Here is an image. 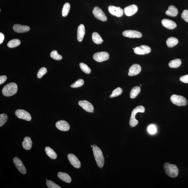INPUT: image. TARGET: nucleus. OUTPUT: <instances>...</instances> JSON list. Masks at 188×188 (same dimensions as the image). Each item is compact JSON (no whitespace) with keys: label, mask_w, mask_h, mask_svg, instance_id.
Masks as SVG:
<instances>
[{"label":"nucleus","mask_w":188,"mask_h":188,"mask_svg":"<svg viewBox=\"0 0 188 188\" xmlns=\"http://www.w3.org/2000/svg\"><path fill=\"white\" fill-rule=\"evenodd\" d=\"M93 152L97 166L102 168L104 164V158L102 151L96 145H93Z\"/></svg>","instance_id":"1"},{"label":"nucleus","mask_w":188,"mask_h":188,"mask_svg":"<svg viewBox=\"0 0 188 188\" xmlns=\"http://www.w3.org/2000/svg\"><path fill=\"white\" fill-rule=\"evenodd\" d=\"M18 89V86L15 83H9L3 87L2 93L5 96L11 97L17 93Z\"/></svg>","instance_id":"2"},{"label":"nucleus","mask_w":188,"mask_h":188,"mask_svg":"<svg viewBox=\"0 0 188 188\" xmlns=\"http://www.w3.org/2000/svg\"><path fill=\"white\" fill-rule=\"evenodd\" d=\"M164 169L167 175L171 178H175L178 175V169L177 166L173 164L166 163L164 165Z\"/></svg>","instance_id":"3"},{"label":"nucleus","mask_w":188,"mask_h":188,"mask_svg":"<svg viewBox=\"0 0 188 188\" xmlns=\"http://www.w3.org/2000/svg\"><path fill=\"white\" fill-rule=\"evenodd\" d=\"M145 111V108L142 106L137 107L132 110L130 118L129 124L131 127H134L136 126L138 123V120L135 118L137 113L139 112L144 113Z\"/></svg>","instance_id":"4"},{"label":"nucleus","mask_w":188,"mask_h":188,"mask_svg":"<svg viewBox=\"0 0 188 188\" xmlns=\"http://www.w3.org/2000/svg\"><path fill=\"white\" fill-rule=\"evenodd\" d=\"M171 103L178 106H185L187 104L186 99L179 95L173 94L170 97Z\"/></svg>","instance_id":"5"},{"label":"nucleus","mask_w":188,"mask_h":188,"mask_svg":"<svg viewBox=\"0 0 188 188\" xmlns=\"http://www.w3.org/2000/svg\"><path fill=\"white\" fill-rule=\"evenodd\" d=\"M92 13L95 17L97 19L103 21H105L107 20V17L105 14L101 9L98 7H94Z\"/></svg>","instance_id":"6"},{"label":"nucleus","mask_w":188,"mask_h":188,"mask_svg":"<svg viewBox=\"0 0 188 188\" xmlns=\"http://www.w3.org/2000/svg\"><path fill=\"white\" fill-rule=\"evenodd\" d=\"M110 55L107 52H97L93 55V58L98 62H101L106 61L109 58Z\"/></svg>","instance_id":"7"},{"label":"nucleus","mask_w":188,"mask_h":188,"mask_svg":"<svg viewBox=\"0 0 188 188\" xmlns=\"http://www.w3.org/2000/svg\"><path fill=\"white\" fill-rule=\"evenodd\" d=\"M15 114L17 117L20 118L30 121L31 120V117L30 114L27 111L22 110H18L15 111Z\"/></svg>","instance_id":"8"},{"label":"nucleus","mask_w":188,"mask_h":188,"mask_svg":"<svg viewBox=\"0 0 188 188\" xmlns=\"http://www.w3.org/2000/svg\"><path fill=\"white\" fill-rule=\"evenodd\" d=\"M134 51L137 54L145 55L150 52L151 48L148 46L142 45L134 48Z\"/></svg>","instance_id":"9"},{"label":"nucleus","mask_w":188,"mask_h":188,"mask_svg":"<svg viewBox=\"0 0 188 188\" xmlns=\"http://www.w3.org/2000/svg\"><path fill=\"white\" fill-rule=\"evenodd\" d=\"M123 36L130 38H140L142 36L140 32L134 30H127L123 32Z\"/></svg>","instance_id":"10"},{"label":"nucleus","mask_w":188,"mask_h":188,"mask_svg":"<svg viewBox=\"0 0 188 188\" xmlns=\"http://www.w3.org/2000/svg\"><path fill=\"white\" fill-rule=\"evenodd\" d=\"M108 9L109 12L111 15L117 16V17H121L124 15V10L120 7L110 6L108 7Z\"/></svg>","instance_id":"11"},{"label":"nucleus","mask_w":188,"mask_h":188,"mask_svg":"<svg viewBox=\"0 0 188 188\" xmlns=\"http://www.w3.org/2000/svg\"><path fill=\"white\" fill-rule=\"evenodd\" d=\"M78 104L84 110L89 113H94V106L89 102L87 101H80Z\"/></svg>","instance_id":"12"},{"label":"nucleus","mask_w":188,"mask_h":188,"mask_svg":"<svg viewBox=\"0 0 188 188\" xmlns=\"http://www.w3.org/2000/svg\"><path fill=\"white\" fill-rule=\"evenodd\" d=\"M13 160L14 163L18 170L22 174H25L26 173H27L26 169L22 161L17 157L14 158Z\"/></svg>","instance_id":"13"},{"label":"nucleus","mask_w":188,"mask_h":188,"mask_svg":"<svg viewBox=\"0 0 188 188\" xmlns=\"http://www.w3.org/2000/svg\"><path fill=\"white\" fill-rule=\"evenodd\" d=\"M138 10L137 6L133 4L125 7L124 12L125 15L130 17L134 15L137 12Z\"/></svg>","instance_id":"14"},{"label":"nucleus","mask_w":188,"mask_h":188,"mask_svg":"<svg viewBox=\"0 0 188 188\" xmlns=\"http://www.w3.org/2000/svg\"><path fill=\"white\" fill-rule=\"evenodd\" d=\"M68 158L70 162L74 167L76 168H80L81 162L75 155L72 154H69L68 155Z\"/></svg>","instance_id":"15"},{"label":"nucleus","mask_w":188,"mask_h":188,"mask_svg":"<svg viewBox=\"0 0 188 188\" xmlns=\"http://www.w3.org/2000/svg\"><path fill=\"white\" fill-rule=\"evenodd\" d=\"M55 126L58 129L64 131H68L70 127L68 123L64 120L58 121L56 124Z\"/></svg>","instance_id":"16"},{"label":"nucleus","mask_w":188,"mask_h":188,"mask_svg":"<svg viewBox=\"0 0 188 188\" xmlns=\"http://www.w3.org/2000/svg\"><path fill=\"white\" fill-rule=\"evenodd\" d=\"M141 67L139 64H134L130 67L129 69L128 75L132 76L138 75L141 71Z\"/></svg>","instance_id":"17"},{"label":"nucleus","mask_w":188,"mask_h":188,"mask_svg":"<svg viewBox=\"0 0 188 188\" xmlns=\"http://www.w3.org/2000/svg\"><path fill=\"white\" fill-rule=\"evenodd\" d=\"M161 23L163 27L169 29H173L177 27L176 23L170 20L163 19L162 20Z\"/></svg>","instance_id":"18"},{"label":"nucleus","mask_w":188,"mask_h":188,"mask_svg":"<svg viewBox=\"0 0 188 188\" xmlns=\"http://www.w3.org/2000/svg\"><path fill=\"white\" fill-rule=\"evenodd\" d=\"M13 29L15 32L18 33H24L28 31L30 28L29 26L19 24H16L14 25Z\"/></svg>","instance_id":"19"},{"label":"nucleus","mask_w":188,"mask_h":188,"mask_svg":"<svg viewBox=\"0 0 188 188\" xmlns=\"http://www.w3.org/2000/svg\"><path fill=\"white\" fill-rule=\"evenodd\" d=\"M85 28L83 24H81L78 26V29L77 38L79 41L81 42L83 40L85 35Z\"/></svg>","instance_id":"20"},{"label":"nucleus","mask_w":188,"mask_h":188,"mask_svg":"<svg viewBox=\"0 0 188 188\" xmlns=\"http://www.w3.org/2000/svg\"><path fill=\"white\" fill-rule=\"evenodd\" d=\"M166 15L172 17H175L178 14V10L177 8L173 5L169 7L168 10L166 12Z\"/></svg>","instance_id":"21"},{"label":"nucleus","mask_w":188,"mask_h":188,"mask_svg":"<svg viewBox=\"0 0 188 188\" xmlns=\"http://www.w3.org/2000/svg\"><path fill=\"white\" fill-rule=\"evenodd\" d=\"M22 145L23 148L25 150H31L32 146V141L31 138L28 137H25L22 142Z\"/></svg>","instance_id":"22"},{"label":"nucleus","mask_w":188,"mask_h":188,"mask_svg":"<svg viewBox=\"0 0 188 188\" xmlns=\"http://www.w3.org/2000/svg\"><path fill=\"white\" fill-rule=\"evenodd\" d=\"M58 177L60 180L67 183H69L71 182V178L68 174L66 173L60 172L58 174Z\"/></svg>","instance_id":"23"},{"label":"nucleus","mask_w":188,"mask_h":188,"mask_svg":"<svg viewBox=\"0 0 188 188\" xmlns=\"http://www.w3.org/2000/svg\"><path fill=\"white\" fill-rule=\"evenodd\" d=\"M178 43L177 38L174 37H170L167 39L166 44L169 48H173L177 45Z\"/></svg>","instance_id":"24"},{"label":"nucleus","mask_w":188,"mask_h":188,"mask_svg":"<svg viewBox=\"0 0 188 188\" xmlns=\"http://www.w3.org/2000/svg\"><path fill=\"white\" fill-rule=\"evenodd\" d=\"M92 38L93 41L97 45L101 44L104 41L101 36L97 32H94L93 33Z\"/></svg>","instance_id":"25"},{"label":"nucleus","mask_w":188,"mask_h":188,"mask_svg":"<svg viewBox=\"0 0 188 188\" xmlns=\"http://www.w3.org/2000/svg\"><path fill=\"white\" fill-rule=\"evenodd\" d=\"M45 151L46 154L50 158L52 159H55L57 158V154L51 148L49 147H46Z\"/></svg>","instance_id":"26"},{"label":"nucleus","mask_w":188,"mask_h":188,"mask_svg":"<svg viewBox=\"0 0 188 188\" xmlns=\"http://www.w3.org/2000/svg\"><path fill=\"white\" fill-rule=\"evenodd\" d=\"M182 64V61L180 59H175L171 60L169 63V66L171 68H176L179 67Z\"/></svg>","instance_id":"27"},{"label":"nucleus","mask_w":188,"mask_h":188,"mask_svg":"<svg viewBox=\"0 0 188 188\" xmlns=\"http://www.w3.org/2000/svg\"><path fill=\"white\" fill-rule=\"evenodd\" d=\"M140 92V87L136 86L132 88L130 93V97L132 99L135 98Z\"/></svg>","instance_id":"28"},{"label":"nucleus","mask_w":188,"mask_h":188,"mask_svg":"<svg viewBox=\"0 0 188 188\" xmlns=\"http://www.w3.org/2000/svg\"><path fill=\"white\" fill-rule=\"evenodd\" d=\"M21 44V41L19 39H15L9 41L8 44V46L10 48H14L17 47Z\"/></svg>","instance_id":"29"},{"label":"nucleus","mask_w":188,"mask_h":188,"mask_svg":"<svg viewBox=\"0 0 188 188\" xmlns=\"http://www.w3.org/2000/svg\"><path fill=\"white\" fill-rule=\"evenodd\" d=\"M70 5L69 3H67L64 5L63 7L62 13L63 17H65L68 15L70 10Z\"/></svg>","instance_id":"30"},{"label":"nucleus","mask_w":188,"mask_h":188,"mask_svg":"<svg viewBox=\"0 0 188 188\" xmlns=\"http://www.w3.org/2000/svg\"><path fill=\"white\" fill-rule=\"evenodd\" d=\"M80 66L81 69L84 72L87 74H89L91 72V69L86 64L82 62L80 64Z\"/></svg>","instance_id":"31"},{"label":"nucleus","mask_w":188,"mask_h":188,"mask_svg":"<svg viewBox=\"0 0 188 188\" xmlns=\"http://www.w3.org/2000/svg\"><path fill=\"white\" fill-rule=\"evenodd\" d=\"M50 56L52 59L55 60H60L62 58L61 55L58 54L56 50H53L50 53Z\"/></svg>","instance_id":"32"},{"label":"nucleus","mask_w":188,"mask_h":188,"mask_svg":"<svg viewBox=\"0 0 188 188\" xmlns=\"http://www.w3.org/2000/svg\"><path fill=\"white\" fill-rule=\"evenodd\" d=\"M122 90L121 88L118 87L114 90L113 91L112 93L110 96L111 98L117 97L121 94L122 93Z\"/></svg>","instance_id":"33"},{"label":"nucleus","mask_w":188,"mask_h":188,"mask_svg":"<svg viewBox=\"0 0 188 188\" xmlns=\"http://www.w3.org/2000/svg\"><path fill=\"white\" fill-rule=\"evenodd\" d=\"M8 116L5 114L0 115V127H2L5 124L8 120Z\"/></svg>","instance_id":"34"},{"label":"nucleus","mask_w":188,"mask_h":188,"mask_svg":"<svg viewBox=\"0 0 188 188\" xmlns=\"http://www.w3.org/2000/svg\"><path fill=\"white\" fill-rule=\"evenodd\" d=\"M84 84V81L81 79L77 81L76 82L73 84L71 87L73 88H78L82 87Z\"/></svg>","instance_id":"35"},{"label":"nucleus","mask_w":188,"mask_h":188,"mask_svg":"<svg viewBox=\"0 0 188 188\" xmlns=\"http://www.w3.org/2000/svg\"><path fill=\"white\" fill-rule=\"evenodd\" d=\"M46 185L49 188H61L59 186L55 184L51 180H48L46 183Z\"/></svg>","instance_id":"36"},{"label":"nucleus","mask_w":188,"mask_h":188,"mask_svg":"<svg viewBox=\"0 0 188 188\" xmlns=\"http://www.w3.org/2000/svg\"><path fill=\"white\" fill-rule=\"evenodd\" d=\"M47 70L45 67H42L39 70L38 73V77L39 78H41L42 76L47 73Z\"/></svg>","instance_id":"37"},{"label":"nucleus","mask_w":188,"mask_h":188,"mask_svg":"<svg viewBox=\"0 0 188 188\" xmlns=\"http://www.w3.org/2000/svg\"><path fill=\"white\" fill-rule=\"evenodd\" d=\"M157 128L154 125H150L148 127V131L151 134H154L156 133Z\"/></svg>","instance_id":"38"},{"label":"nucleus","mask_w":188,"mask_h":188,"mask_svg":"<svg viewBox=\"0 0 188 188\" xmlns=\"http://www.w3.org/2000/svg\"><path fill=\"white\" fill-rule=\"evenodd\" d=\"M181 17L186 22H188V10H185L183 12Z\"/></svg>","instance_id":"39"},{"label":"nucleus","mask_w":188,"mask_h":188,"mask_svg":"<svg viewBox=\"0 0 188 188\" xmlns=\"http://www.w3.org/2000/svg\"><path fill=\"white\" fill-rule=\"evenodd\" d=\"M181 82L185 83H188V75L181 76L180 78Z\"/></svg>","instance_id":"40"},{"label":"nucleus","mask_w":188,"mask_h":188,"mask_svg":"<svg viewBox=\"0 0 188 188\" xmlns=\"http://www.w3.org/2000/svg\"><path fill=\"white\" fill-rule=\"evenodd\" d=\"M7 79V77L6 76L2 75L0 76V84L1 85L5 82Z\"/></svg>","instance_id":"41"},{"label":"nucleus","mask_w":188,"mask_h":188,"mask_svg":"<svg viewBox=\"0 0 188 188\" xmlns=\"http://www.w3.org/2000/svg\"><path fill=\"white\" fill-rule=\"evenodd\" d=\"M4 39V36L3 33L2 32L0 33V44H1L3 43Z\"/></svg>","instance_id":"42"},{"label":"nucleus","mask_w":188,"mask_h":188,"mask_svg":"<svg viewBox=\"0 0 188 188\" xmlns=\"http://www.w3.org/2000/svg\"><path fill=\"white\" fill-rule=\"evenodd\" d=\"M91 147H93V145L91 146Z\"/></svg>","instance_id":"43"},{"label":"nucleus","mask_w":188,"mask_h":188,"mask_svg":"<svg viewBox=\"0 0 188 188\" xmlns=\"http://www.w3.org/2000/svg\"><path fill=\"white\" fill-rule=\"evenodd\" d=\"M46 181H48V180H47V179H46Z\"/></svg>","instance_id":"44"}]
</instances>
